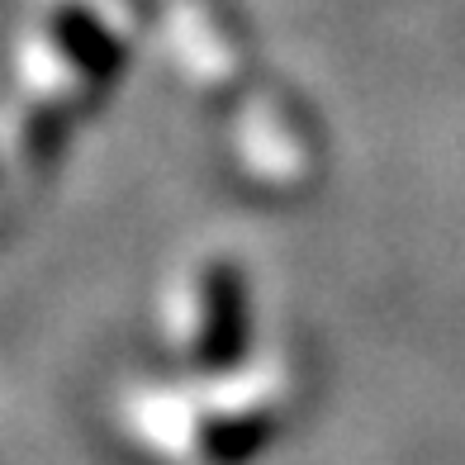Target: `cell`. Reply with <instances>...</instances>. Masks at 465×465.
Masks as SVG:
<instances>
[]
</instances>
